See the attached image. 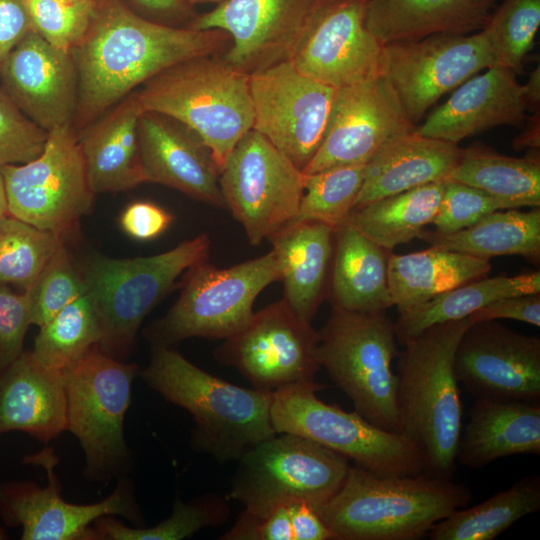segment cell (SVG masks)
Masks as SVG:
<instances>
[{"label":"cell","instance_id":"44dd1931","mask_svg":"<svg viewBox=\"0 0 540 540\" xmlns=\"http://www.w3.org/2000/svg\"><path fill=\"white\" fill-rule=\"evenodd\" d=\"M459 383L476 398L540 401V338L497 320L471 323L454 354Z\"/></svg>","mask_w":540,"mask_h":540},{"label":"cell","instance_id":"1f68e13d","mask_svg":"<svg viewBox=\"0 0 540 540\" xmlns=\"http://www.w3.org/2000/svg\"><path fill=\"white\" fill-rule=\"evenodd\" d=\"M489 260L430 246L407 254L388 256V285L399 314L416 308L439 294L485 277Z\"/></svg>","mask_w":540,"mask_h":540},{"label":"cell","instance_id":"ffe728a7","mask_svg":"<svg viewBox=\"0 0 540 540\" xmlns=\"http://www.w3.org/2000/svg\"><path fill=\"white\" fill-rule=\"evenodd\" d=\"M368 0H327L289 59L301 74L335 89L383 75L384 45L367 29Z\"/></svg>","mask_w":540,"mask_h":540},{"label":"cell","instance_id":"9a60e30c","mask_svg":"<svg viewBox=\"0 0 540 540\" xmlns=\"http://www.w3.org/2000/svg\"><path fill=\"white\" fill-rule=\"evenodd\" d=\"M25 461L45 467L49 480L45 487L31 481L0 484V518L7 526L20 527L22 540H95L92 525L108 515H119L138 527L144 524L132 482L126 476L118 479L114 491L100 502L74 504L61 496L53 450L28 455Z\"/></svg>","mask_w":540,"mask_h":540},{"label":"cell","instance_id":"e575fe53","mask_svg":"<svg viewBox=\"0 0 540 540\" xmlns=\"http://www.w3.org/2000/svg\"><path fill=\"white\" fill-rule=\"evenodd\" d=\"M449 179L483 190L508 209L540 206L538 153L517 158L482 145L471 146L463 149Z\"/></svg>","mask_w":540,"mask_h":540},{"label":"cell","instance_id":"681fc988","mask_svg":"<svg viewBox=\"0 0 540 540\" xmlns=\"http://www.w3.org/2000/svg\"><path fill=\"white\" fill-rule=\"evenodd\" d=\"M172 216L160 206L147 201L133 202L121 214L120 225L133 239L146 241L157 238L171 224Z\"/></svg>","mask_w":540,"mask_h":540},{"label":"cell","instance_id":"c3c4849f","mask_svg":"<svg viewBox=\"0 0 540 540\" xmlns=\"http://www.w3.org/2000/svg\"><path fill=\"white\" fill-rule=\"evenodd\" d=\"M221 539L226 540H294L288 503L263 513L244 509L233 527Z\"/></svg>","mask_w":540,"mask_h":540},{"label":"cell","instance_id":"d590c367","mask_svg":"<svg viewBox=\"0 0 540 540\" xmlns=\"http://www.w3.org/2000/svg\"><path fill=\"white\" fill-rule=\"evenodd\" d=\"M446 181L422 185L354 208L348 221L367 238L391 251L420 236L432 224Z\"/></svg>","mask_w":540,"mask_h":540},{"label":"cell","instance_id":"3957f363","mask_svg":"<svg viewBox=\"0 0 540 540\" xmlns=\"http://www.w3.org/2000/svg\"><path fill=\"white\" fill-rule=\"evenodd\" d=\"M470 499L468 487L450 479L377 475L350 465L340 489L313 508L335 540H418Z\"/></svg>","mask_w":540,"mask_h":540},{"label":"cell","instance_id":"cb8c5ba5","mask_svg":"<svg viewBox=\"0 0 540 540\" xmlns=\"http://www.w3.org/2000/svg\"><path fill=\"white\" fill-rule=\"evenodd\" d=\"M526 110L515 72L495 64L458 86L416 131L458 144L497 126H520L526 121Z\"/></svg>","mask_w":540,"mask_h":540},{"label":"cell","instance_id":"7bdbcfd3","mask_svg":"<svg viewBox=\"0 0 540 540\" xmlns=\"http://www.w3.org/2000/svg\"><path fill=\"white\" fill-rule=\"evenodd\" d=\"M32 30L53 47L70 52L86 34L97 0H24Z\"/></svg>","mask_w":540,"mask_h":540},{"label":"cell","instance_id":"4316f807","mask_svg":"<svg viewBox=\"0 0 540 540\" xmlns=\"http://www.w3.org/2000/svg\"><path fill=\"white\" fill-rule=\"evenodd\" d=\"M540 455V404L476 398L462 428L457 459L473 469L514 455Z\"/></svg>","mask_w":540,"mask_h":540},{"label":"cell","instance_id":"b9f144b4","mask_svg":"<svg viewBox=\"0 0 540 540\" xmlns=\"http://www.w3.org/2000/svg\"><path fill=\"white\" fill-rule=\"evenodd\" d=\"M539 26L540 0H504L483 29L496 64L520 71Z\"/></svg>","mask_w":540,"mask_h":540},{"label":"cell","instance_id":"ee69618b","mask_svg":"<svg viewBox=\"0 0 540 540\" xmlns=\"http://www.w3.org/2000/svg\"><path fill=\"white\" fill-rule=\"evenodd\" d=\"M32 325L39 328L85 293L81 272L62 244L27 291Z\"/></svg>","mask_w":540,"mask_h":540},{"label":"cell","instance_id":"d6986e66","mask_svg":"<svg viewBox=\"0 0 540 540\" xmlns=\"http://www.w3.org/2000/svg\"><path fill=\"white\" fill-rule=\"evenodd\" d=\"M416 128L384 75L337 89L323 141L303 173L367 164Z\"/></svg>","mask_w":540,"mask_h":540},{"label":"cell","instance_id":"5bb4252c","mask_svg":"<svg viewBox=\"0 0 540 540\" xmlns=\"http://www.w3.org/2000/svg\"><path fill=\"white\" fill-rule=\"evenodd\" d=\"M318 343L311 323L282 299L254 312L242 330L216 349L215 358L237 369L254 388L274 392L316 383Z\"/></svg>","mask_w":540,"mask_h":540},{"label":"cell","instance_id":"8992f818","mask_svg":"<svg viewBox=\"0 0 540 540\" xmlns=\"http://www.w3.org/2000/svg\"><path fill=\"white\" fill-rule=\"evenodd\" d=\"M209 248L208 235L200 234L152 256H90L80 272L102 332L97 348L118 360L127 355L145 316L184 271L207 260Z\"/></svg>","mask_w":540,"mask_h":540},{"label":"cell","instance_id":"52a82bcc","mask_svg":"<svg viewBox=\"0 0 540 540\" xmlns=\"http://www.w3.org/2000/svg\"><path fill=\"white\" fill-rule=\"evenodd\" d=\"M318 360L332 381L371 424L400 433L397 374L399 353L394 322L380 312L349 311L332 306L318 332Z\"/></svg>","mask_w":540,"mask_h":540},{"label":"cell","instance_id":"836d02e7","mask_svg":"<svg viewBox=\"0 0 540 540\" xmlns=\"http://www.w3.org/2000/svg\"><path fill=\"white\" fill-rule=\"evenodd\" d=\"M530 293H540L539 271L515 276L483 277L468 282L399 314L394 322L397 339L402 344L436 324L468 318L500 298Z\"/></svg>","mask_w":540,"mask_h":540},{"label":"cell","instance_id":"f6af8a7d","mask_svg":"<svg viewBox=\"0 0 540 540\" xmlns=\"http://www.w3.org/2000/svg\"><path fill=\"white\" fill-rule=\"evenodd\" d=\"M47 138L48 132L29 119L0 87V168L35 159Z\"/></svg>","mask_w":540,"mask_h":540},{"label":"cell","instance_id":"f5cc1de1","mask_svg":"<svg viewBox=\"0 0 540 540\" xmlns=\"http://www.w3.org/2000/svg\"><path fill=\"white\" fill-rule=\"evenodd\" d=\"M288 507L294 540H335L312 505L296 500L288 502Z\"/></svg>","mask_w":540,"mask_h":540},{"label":"cell","instance_id":"680465c9","mask_svg":"<svg viewBox=\"0 0 540 540\" xmlns=\"http://www.w3.org/2000/svg\"><path fill=\"white\" fill-rule=\"evenodd\" d=\"M188 1L193 2V3H195V2L201 3V2H205V1H216V0H188Z\"/></svg>","mask_w":540,"mask_h":540},{"label":"cell","instance_id":"f1b7e54d","mask_svg":"<svg viewBox=\"0 0 540 540\" xmlns=\"http://www.w3.org/2000/svg\"><path fill=\"white\" fill-rule=\"evenodd\" d=\"M462 153L458 144L423 136L416 130L399 137L367 163L354 208L448 180Z\"/></svg>","mask_w":540,"mask_h":540},{"label":"cell","instance_id":"d4e9b609","mask_svg":"<svg viewBox=\"0 0 540 540\" xmlns=\"http://www.w3.org/2000/svg\"><path fill=\"white\" fill-rule=\"evenodd\" d=\"M66 430L63 372L41 366L23 351L0 374V437L20 431L47 443Z\"/></svg>","mask_w":540,"mask_h":540},{"label":"cell","instance_id":"f546056e","mask_svg":"<svg viewBox=\"0 0 540 540\" xmlns=\"http://www.w3.org/2000/svg\"><path fill=\"white\" fill-rule=\"evenodd\" d=\"M267 240L277 257L283 299L311 323L328 283L334 229L321 222L303 221L285 226Z\"/></svg>","mask_w":540,"mask_h":540},{"label":"cell","instance_id":"f907efd6","mask_svg":"<svg viewBox=\"0 0 540 540\" xmlns=\"http://www.w3.org/2000/svg\"><path fill=\"white\" fill-rule=\"evenodd\" d=\"M471 323L511 319L540 326V293L515 295L495 300L472 313Z\"/></svg>","mask_w":540,"mask_h":540},{"label":"cell","instance_id":"7a4b0ae2","mask_svg":"<svg viewBox=\"0 0 540 540\" xmlns=\"http://www.w3.org/2000/svg\"><path fill=\"white\" fill-rule=\"evenodd\" d=\"M468 318L436 324L406 339L397 355L400 433L421 453L425 473L450 479L462 432V404L454 370Z\"/></svg>","mask_w":540,"mask_h":540},{"label":"cell","instance_id":"8fae6325","mask_svg":"<svg viewBox=\"0 0 540 540\" xmlns=\"http://www.w3.org/2000/svg\"><path fill=\"white\" fill-rule=\"evenodd\" d=\"M238 461L229 497L255 513L296 500L319 506L340 489L350 467L346 457L290 433L259 443Z\"/></svg>","mask_w":540,"mask_h":540},{"label":"cell","instance_id":"9c48e42d","mask_svg":"<svg viewBox=\"0 0 540 540\" xmlns=\"http://www.w3.org/2000/svg\"><path fill=\"white\" fill-rule=\"evenodd\" d=\"M325 387L316 382L274 391L270 414L276 433L315 441L377 475L425 473L421 453L406 436L371 424L356 410L324 403L316 392Z\"/></svg>","mask_w":540,"mask_h":540},{"label":"cell","instance_id":"5b68a950","mask_svg":"<svg viewBox=\"0 0 540 540\" xmlns=\"http://www.w3.org/2000/svg\"><path fill=\"white\" fill-rule=\"evenodd\" d=\"M143 111L169 116L192 130L220 170L238 141L253 128L249 74L216 55L177 63L136 92Z\"/></svg>","mask_w":540,"mask_h":540},{"label":"cell","instance_id":"11a10c76","mask_svg":"<svg viewBox=\"0 0 540 540\" xmlns=\"http://www.w3.org/2000/svg\"><path fill=\"white\" fill-rule=\"evenodd\" d=\"M527 110H539L540 104V66L538 65L529 75L527 82L521 85Z\"/></svg>","mask_w":540,"mask_h":540},{"label":"cell","instance_id":"ba28073f","mask_svg":"<svg viewBox=\"0 0 540 540\" xmlns=\"http://www.w3.org/2000/svg\"><path fill=\"white\" fill-rule=\"evenodd\" d=\"M63 372L67 430L79 441L84 475L107 484L132 467L124 436V420L139 367L115 359L97 347Z\"/></svg>","mask_w":540,"mask_h":540},{"label":"cell","instance_id":"603a6c76","mask_svg":"<svg viewBox=\"0 0 540 540\" xmlns=\"http://www.w3.org/2000/svg\"><path fill=\"white\" fill-rule=\"evenodd\" d=\"M137 141L144 183L162 184L226 208L219 169L210 150L192 130L169 116L143 111Z\"/></svg>","mask_w":540,"mask_h":540},{"label":"cell","instance_id":"7402d4cb","mask_svg":"<svg viewBox=\"0 0 540 540\" xmlns=\"http://www.w3.org/2000/svg\"><path fill=\"white\" fill-rule=\"evenodd\" d=\"M0 81L15 105L47 132L73 125L78 76L71 52L31 30L0 63Z\"/></svg>","mask_w":540,"mask_h":540},{"label":"cell","instance_id":"f35d334b","mask_svg":"<svg viewBox=\"0 0 540 540\" xmlns=\"http://www.w3.org/2000/svg\"><path fill=\"white\" fill-rule=\"evenodd\" d=\"M228 515L229 507L219 496H201L189 502L177 497L171 515L153 527H128L108 515L97 519L93 529L96 539L101 540H181L224 523Z\"/></svg>","mask_w":540,"mask_h":540},{"label":"cell","instance_id":"74e56055","mask_svg":"<svg viewBox=\"0 0 540 540\" xmlns=\"http://www.w3.org/2000/svg\"><path fill=\"white\" fill-rule=\"evenodd\" d=\"M101 337L97 313L85 292L40 327L30 352L41 366L64 371L97 347Z\"/></svg>","mask_w":540,"mask_h":540},{"label":"cell","instance_id":"d6a6232c","mask_svg":"<svg viewBox=\"0 0 540 540\" xmlns=\"http://www.w3.org/2000/svg\"><path fill=\"white\" fill-rule=\"evenodd\" d=\"M419 238L442 247L489 260L519 255L535 263L540 258V209L491 212L471 226L452 233L423 230Z\"/></svg>","mask_w":540,"mask_h":540},{"label":"cell","instance_id":"8d00e7d4","mask_svg":"<svg viewBox=\"0 0 540 540\" xmlns=\"http://www.w3.org/2000/svg\"><path fill=\"white\" fill-rule=\"evenodd\" d=\"M540 510V477L530 474L509 488L435 523L431 540H492L521 518Z\"/></svg>","mask_w":540,"mask_h":540},{"label":"cell","instance_id":"ac0fdd59","mask_svg":"<svg viewBox=\"0 0 540 540\" xmlns=\"http://www.w3.org/2000/svg\"><path fill=\"white\" fill-rule=\"evenodd\" d=\"M326 1L224 0L190 28L226 32L232 44L224 60L251 74L289 61Z\"/></svg>","mask_w":540,"mask_h":540},{"label":"cell","instance_id":"484cf974","mask_svg":"<svg viewBox=\"0 0 540 540\" xmlns=\"http://www.w3.org/2000/svg\"><path fill=\"white\" fill-rule=\"evenodd\" d=\"M142 112L133 91L77 133L87 180L95 194L126 191L144 183L137 141Z\"/></svg>","mask_w":540,"mask_h":540},{"label":"cell","instance_id":"30bf717a","mask_svg":"<svg viewBox=\"0 0 540 540\" xmlns=\"http://www.w3.org/2000/svg\"><path fill=\"white\" fill-rule=\"evenodd\" d=\"M184 278L175 304L149 328L154 346L169 347L192 337L227 339L235 335L253 316L260 292L280 281V270L271 249L228 268L204 260L190 267Z\"/></svg>","mask_w":540,"mask_h":540},{"label":"cell","instance_id":"7c38bea8","mask_svg":"<svg viewBox=\"0 0 540 540\" xmlns=\"http://www.w3.org/2000/svg\"><path fill=\"white\" fill-rule=\"evenodd\" d=\"M8 214L39 229L67 233L92 211L91 190L73 125L48 132L35 159L0 168Z\"/></svg>","mask_w":540,"mask_h":540},{"label":"cell","instance_id":"60d3db41","mask_svg":"<svg viewBox=\"0 0 540 540\" xmlns=\"http://www.w3.org/2000/svg\"><path fill=\"white\" fill-rule=\"evenodd\" d=\"M366 165L338 166L312 174L304 173L303 196L290 224L317 221L334 229L347 222L362 188Z\"/></svg>","mask_w":540,"mask_h":540},{"label":"cell","instance_id":"4dcf8cb0","mask_svg":"<svg viewBox=\"0 0 540 540\" xmlns=\"http://www.w3.org/2000/svg\"><path fill=\"white\" fill-rule=\"evenodd\" d=\"M390 252L349 221L334 228L329 275L332 306L357 312H380L393 306L387 274Z\"/></svg>","mask_w":540,"mask_h":540},{"label":"cell","instance_id":"e0dca14e","mask_svg":"<svg viewBox=\"0 0 540 540\" xmlns=\"http://www.w3.org/2000/svg\"><path fill=\"white\" fill-rule=\"evenodd\" d=\"M495 64L484 30L384 45L383 75L413 124L444 94Z\"/></svg>","mask_w":540,"mask_h":540},{"label":"cell","instance_id":"ab89813d","mask_svg":"<svg viewBox=\"0 0 540 540\" xmlns=\"http://www.w3.org/2000/svg\"><path fill=\"white\" fill-rule=\"evenodd\" d=\"M62 244L61 235L5 215L0 219V285L28 291Z\"/></svg>","mask_w":540,"mask_h":540},{"label":"cell","instance_id":"83f0119b","mask_svg":"<svg viewBox=\"0 0 540 540\" xmlns=\"http://www.w3.org/2000/svg\"><path fill=\"white\" fill-rule=\"evenodd\" d=\"M495 8V0H368L365 23L387 45L481 31Z\"/></svg>","mask_w":540,"mask_h":540},{"label":"cell","instance_id":"bcb514c9","mask_svg":"<svg viewBox=\"0 0 540 540\" xmlns=\"http://www.w3.org/2000/svg\"><path fill=\"white\" fill-rule=\"evenodd\" d=\"M508 207L476 187L448 179L432 224L440 233L467 228L483 216Z\"/></svg>","mask_w":540,"mask_h":540},{"label":"cell","instance_id":"db71d44e","mask_svg":"<svg viewBox=\"0 0 540 540\" xmlns=\"http://www.w3.org/2000/svg\"><path fill=\"white\" fill-rule=\"evenodd\" d=\"M522 132L514 139L512 145L516 150L524 148L539 149L540 147V116L539 110L534 115L526 118Z\"/></svg>","mask_w":540,"mask_h":540},{"label":"cell","instance_id":"2e32d148","mask_svg":"<svg viewBox=\"0 0 540 540\" xmlns=\"http://www.w3.org/2000/svg\"><path fill=\"white\" fill-rule=\"evenodd\" d=\"M249 79L252 129L303 172L323 141L337 89L301 74L289 61Z\"/></svg>","mask_w":540,"mask_h":540},{"label":"cell","instance_id":"7dc6e473","mask_svg":"<svg viewBox=\"0 0 540 540\" xmlns=\"http://www.w3.org/2000/svg\"><path fill=\"white\" fill-rule=\"evenodd\" d=\"M31 325L27 291L16 293L0 285V374L23 353L24 338Z\"/></svg>","mask_w":540,"mask_h":540},{"label":"cell","instance_id":"816d5d0a","mask_svg":"<svg viewBox=\"0 0 540 540\" xmlns=\"http://www.w3.org/2000/svg\"><path fill=\"white\" fill-rule=\"evenodd\" d=\"M31 30L24 0H0V63Z\"/></svg>","mask_w":540,"mask_h":540},{"label":"cell","instance_id":"277c9868","mask_svg":"<svg viewBox=\"0 0 540 540\" xmlns=\"http://www.w3.org/2000/svg\"><path fill=\"white\" fill-rule=\"evenodd\" d=\"M140 375L165 400L192 415L194 447L221 462L238 460L277 434L270 414L273 392L227 382L169 347L154 346Z\"/></svg>","mask_w":540,"mask_h":540},{"label":"cell","instance_id":"9f6ffc18","mask_svg":"<svg viewBox=\"0 0 540 540\" xmlns=\"http://www.w3.org/2000/svg\"><path fill=\"white\" fill-rule=\"evenodd\" d=\"M139 5L151 10H168L173 8L178 0H134Z\"/></svg>","mask_w":540,"mask_h":540},{"label":"cell","instance_id":"6f0895ef","mask_svg":"<svg viewBox=\"0 0 540 540\" xmlns=\"http://www.w3.org/2000/svg\"><path fill=\"white\" fill-rule=\"evenodd\" d=\"M8 214L6 195L2 175L0 173V219Z\"/></svg>","mask_w":540,"mask_h":540},{"label":"cell","instance_id":"6da1fadb","mask_svg":"<svg viewBox=\"0 0 540 540\" xmlns=\"http://www.w3.org/2000/svg\"><path fill=\"white\" fill-rule=\"evenodd\" d=\"M231 41L222 30L169 27L116 0L97 1L90 26L70 51L78 76V133L138 86L188 59L216 55Z\"/></svg>","mask_w":540,"mask_h":540},{"label":"cell","instance_id":"4fadbf2b","mask_svg":"<svg viewBox=\"0 0 540 540\" xmlns=\"http://www.w3.org/2000/svg\"><path fill=\"white\" fill-rule=\"evenodd\" d=\"M304 180L305 174L253 129L238 141L219 173L226 208L253 246L295 218Z\"/></svg>","mask_w":540,"mask_h":540}]
</instances>
